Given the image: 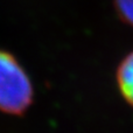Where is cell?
<instances>
[{"mask_svg":"<svg viewBox=\"0 0 133 133\" xmlns=\"http://www.w3.org/2000/svg\"><path fill=\"white\" fill-rule=\"evenodd\" d=\"M33 85L13 55L0 50V111L20 116L33 103Z\"/></svg>","mask_w":133,"mask_h":133,"instance_id":"1","label":"cell"},{"mask_svg":"<svg viewBox=\"0 0 133 133\" xmlns=\"http://www.w3.org/2000/svg\"><path fill=\"white\" fill-rule=\"evenodd\" d=\"M116 79L124 99L133 106V51L127 54L119 63Z\"/></svg>","mask_w":133,"mask_h":133,"instance_id":"2","label":"cell"},{"mask_svg":"<svg viewBox=\"0 0 133 133\" xmlns=\"http://www.w3.org/2000/svg\"><path fill=\"white\" fill-rule=\"evenodd\" d=\"M113 7L118 18L133 27V0H113Z\"/></svg>","mask_w":133,"mask_h":133,"instance_id":"3","label":"cell"}]
</instances>
